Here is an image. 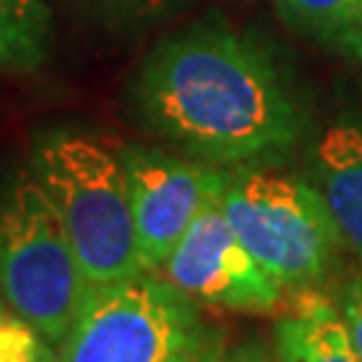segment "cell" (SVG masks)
<instances>
[{"label":"cell","instance_id":"13","mask_svg":"<svg viewBox=\"0 0 362 362\" xmlns=\"http://www.w3.org/2000/svg\"><path fill=\"white\" fill-rule=\"evenodd\" d=\"M105 19L118 25H153L156 19L167 16L180 0H94Z\"/></svg>","mask_w":362,"mask_h":362},{"label":"cell","instance_id":"1","mask_svg":"<svg viewBox=\"0 0 362 362\" xmlns=\"http://www.w3.org/2000/svg\"><path fill=\"white\" fill-rule=\"evenodd\" d=\"M134 107L148 129L209 167L276 161L306 132L276 62L220 25L161 40L137 73Z\"/></svg>","mask_w":362,"mask_h":362},{"label":"cell","instance_id":"17","mask_svg":"<svg viewBox=\"0 0 362 362\" xmlns=\"http://www.w3.org/2000/svg\"><path fill=\"white\" fill-rule=\"evenodd\" d=\"M218 360H220V357L215 354V357H207V360H202V362H218Z\"/></svg>","mask_w":362,"mask_h":362},{"label":"cell","instance_id":"2","mask_svg":"<svg viewBox=\"0 0 362 362\" xmlns=\"http://www.w3.org/2000/svg\"><path fill=\"white\" fill-rule=\"evenodd\" d=\"M27 169L62 220L89 285L143 272L121 148L81 132H49L35 140Z\"/></svg>","mask_w":362,"mask_h":362},{"label":"cell","instance_id":"10","mask_svg":"<svg viewBox=\"0 0 362 362\" xmlns=\"http://www.w3.org/2000/svg\"><path fill=\"white\" fill-rule=\"evenodd\" d=\"M52 49L49 0H0V73H33Z\"/></svg>","mask_w":362,"mask_h":362},{"label":"cell","instance_id":"3","mask_svg":"<svg viewBox=\"0 0 362 362\" xmlns=\"http://www.w3.org/2000/svg\"><path fill=\"white\" fill-rule=\"evenodd\" d=\"M52 202L19 169L0 185V296L54 351L62 346L89 293Z\"/></svg>","mask_w":362,"mask_h":362},{"label":"cell","instance_id":"7","mask_svg":"<svg viewBox=\"0 0 362 362\" xmlns=\"http://www.w3.org/2000/svg\"><path fill=\"white\" fill-rule=\"evenodd\" d=\"M121 158L129 172L143 272H161L202 207L223 194L228 172L140 145L121 148Z\"/></svg>","mask_w":362,"mask_h":362},{"label":"cell","instance_id":"14","mask_svg":"<svg viewBox=\"0 0 362 362\" xmlns=\"http://www.w3.org/2000/svg\"><path fill=\"white\" fill-rule=\"evenodd\" d=\"M341 317H344V325L349 330L351 346L357 349L362 360V279L351 282L346 290H344V300H341Z\"/></svg>","mask_w":362,"mask_h":362},{"label":"cell","instance_id":"8","mask_svg":"<svg viewBox=\"0 0 362 362\" xmlns=\"http://www.w3.org/2000/svg\"><path fill=\"white\" fill-rule=\"evenodd\" d=\"M317 191L336 220L341 242L362 260V129L338 121L314 148Z\"/></svg>","mask_w":362,"mask_h":362},{"label":"cell","instance_id":"12","mask_svg":"<svg viewBox=\"0 0 362 362\" xmlns=\"http://www.w3.org/2000/svg\"><path fill=\"white\" fill-rule=\"evenodd\" d=\"M0 362H57V351L30 325L6 311L0 320Z\"/></svg>","mask_w":362,"mask_h":362},{"label":"cell","instance_id":"11","mask_svg":"<svg viewBox=\"0 0 362 362\" xmlns=\"http://www.w3.org/2000/svg\"><path fill=\"white\" fill-rule=\"evenodd\" d=\"M276 6L303 35L362 59V0H276Z\"/></svg>","mask_w":362,"mask_h":362},{"label":"cell","instance_id":"9","mask_svg":"<svg viewBox=\"0 0 362 362\" xmlns=\"http://www.w3.org/2000/svg\"><path fill=\"white\" fill-rule=\"evenodd\" d=\"M279 362H362L341 311L325 298L306 296L276 325Z\"/></svg>","mask_w":362,"mask_h":362},{"label":"cell","instance_id":"6","mask_svg":"<svg viewBox=\"0 0 362 362\" xmlns=\"http://www.w3.org/2000/svg\"><path fill=\"white\" fill-rule=\"evenodd\" d=\"M164 276L188 298L233 311H274L282 287L247 252L220 209L209 199L164 263Z\"/></svg>","mask_w":362,"mask_h":362},{"label":"cell","instance_id":"5","mask_svg":"<svg viewBox=\"0 0 362 362\" xmlns=\"http://www.w3.org/2000/svg\"><path fill=\"white\" fill-rule=\"evenodd\" d=\"M220 209L279 287H311L330 272L341 233L317 185L274 169L226 175Z\"/></svg>","mask_w":362,"mask_h":362},{"label":"cell","instance_id":"15","mask_svg":"<svg viewBox=\"0 0 362 362\" xmlns=\"http://www.w3.org/2000/svg\"><path fill=\"white\" fill-rule=\"evenodd\" d=\"M218 362H272V357L260 349L258 344H247V346L233 349L228 357H220Z\"/></svg>","mask_w":362,"mask_h":362},{"label":"cell","instance_id":"16","mask_svg":"<svg viewBox=\"0 0 362 362\" xmlns=\"http://www.w3.org/2000/svg\"><path fill=\"white\" fill-rule=\"evenodd\" d=\"M3 314H6V303H3V296H0V320H3Z\"/></svg>","mask_w":362,"mask_h":362},{"label":"cell","instance_id":"4","mask_svg":"<svg viewBox=\"0 0 362 362\" xmlns=\"http://www.w3.org/2000/svg\"><path fill=\"white\" fill-rule=\"evenodd\" d=\"M215 354L194 298L158 272H140L89 287L57 362H202Z\"/></svg>","mask_w":362,"mask_h":362}]
</instances>
